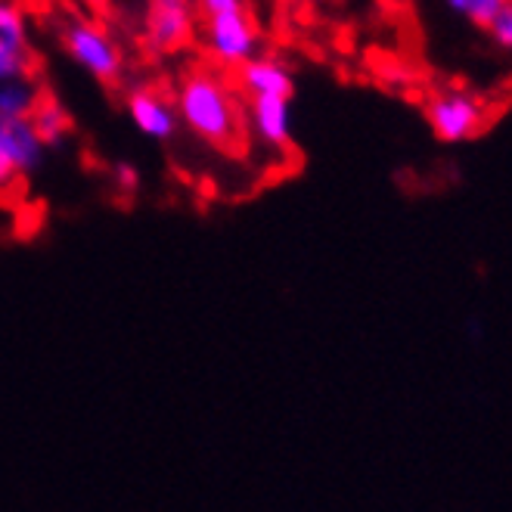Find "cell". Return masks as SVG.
I'll list each match as a JSON object with an SVG mask.
<instances>
[{
	"instance_id": "obj_16",
	"label": "cell",
	"mask_w": 512,
	"mask_h": 512,
	"mask_svg": "<svg viewBox=\"0 0 512 512\" xmlns=\"http://www.w3.org/2000/svg\"><path fill=\"white\" fill-rule=\"evenodd\" d=\"M193 4H196L205 16H212V13H221V10L243 7V0H193Z\"/></svg>"
},
{
	"instance_id": "obj_11",
	"label": "cell",
	"mask_w": 512,
	"mask_h": 512,
	"mask_svg": "<svg viewBox=\"0 0 512 512\" xmlns=\"http://www.w3.org/2000/svg\"><path fill=\"white\" fill-rule=\"evenodd\" d=\"M41 100V87L32 75L0 81V118H32Z\"/></svg>"
},
{
	"instance_id": "obj_7",
	"label": "cell",
	"mask_w": 512,
	"mask_h": 512,
	"mask_svg": "<svg viewBox=\"0 0 512 512\" xmlns=\"http://www.w3.org/2000/svg\"><path fill=\"white\" fill-rule=\"evenodd\" d=\"M243 125L267 153L286 156L292 149V103L283 97H255L243 112Z\"/></svg>"
},
{
	"instance_id": "obj_12",
	"label": "cell",
	"mask_w": 512,
	"mask_h": 512,
	"mask_svg": "<svg viewBox=\"0 0 512 512\" xmlns=\"http://www.w3.org/2000/svg\"><path fill=\"white\" fill-rule=\"evenodd\" d=\"M32 125H35L41 143L50 149V146H59V143L69 137L72 118H69V112L59 106L56 100H41L38 109H35V115H32Z\"/></svg>"
},
{
	"instance_id": "obj_14",
	"label": "cell",
	"mask_w": 512,
	"mask_h": 512,
	"mask_svg": "<svg viewBox=\"0 0 512 512\" xmlns=\"http://www.w3.org/2000/svg\"><path fill=\"white\" fill-rule=\"evenodd\" d=\"M488 32H491V38H494V44H497V47L512 50V0H509V4H506V7L491 19Z\"/></svg>"
},
{
	"instance_id": "obj_10",
	"label": "cell",
	"mask_w": 512,
	"mask_h": 512,
	"mask_svg": "<svg viewBox=\"0 0 512 512\" xmlns=\"http://www.w3.org/2000/svg\"><path fill=\"white\" fill-rule=\"evenodd\" d=\"M0 156L19 177L35 174L44 165L47 146L41 143L32 118H0Z\"/></svg>"
},
{
	"instance_id": "obj_17",
	"label": "cell",
	"mask_w": 512,
	"mask_h": 512,
	"mask_svg": "<svg viewBox=\"0 0 512 512\" xmlns=\"http://www.w3.org/2000/svg\"><path fill=\"white\" fill-rule=\"evenodd\" d=\"M16 180H19V174L10 168V162L4 156H0V193H7L16 184Z\"/></svg>"
},
{
	"instance_id": "obj_8",
	"label": "cell",
	"mask_w": 512,
	"mask_h": 512,
	"mask_svg": "<svg viewBox=\"0 0 512 512\" xmlns=\"http://www.w3.org/2000/svg\"><path fill=\"white\" fill-rule=\"evenodd\" d=\"M125 109H128L131 125L143 137L156 140V143L171 140L177 134V128H180V118H177L174 103L156 87H134V90H128Z\"/></svg>"
},
{
	"instance_id": "obj_4",
	"label": "cell",
	"mask_w": 512,
	"mask_h": 512,
	"mask_svg": "<svg viewBox=\"0 0 512 512\" xmlns=\"http://www.w3.org/2000/svg\"><path fill=\"white\" fill-rule=\"evenodd\" d=\"M429 125L444 143H463L485 128V103L469 90H444L429 100Z\"/></svg>"
},
{
	"instance_id": "obj_3",
	"label": "cell",
	"mask_w": 512,
	"mask_h": 512,
	"mask_svg": "<svg viewBox=\"0 0 512 512\" xmlns=\"http://www.w3.org/2000/svg\"><path fill=\"white\" fill-rule=\"evenodd\" d=\"M202 44H205L208 56H212L218 66L239 69V66H246L249 59H255L261 53L264 41H261L258 22L252 19L249 7L243 4V7L205 16Z\"/></svg>"
},
{
	"instance_id": "obj_13",
	"label": "cell",
	"mask_w": 512,
	"mask_h": 512,
	"mask_svg": "<svg viewBox=\"0 0 512 512\" xmlns=\"http://www.w3.org/2000/svg\"><path fill=\"white\" fill-rule=\"evenodd\" d=\"M509 4V0H444V7L450 13H457L463 19H469L478 28H488L491 19Z\"/></svg>"
},
{
	"instance_id": "obj_18",
	"label": "cell",
	"mask_w": 512,
	"mask_h": 512,
	"mask_svg": "<svg viewBox=\"0 0 512 512\" xmlns=\"http://www.w3.org/2000/svg\"><path fill=\"white\" fill-rule=\"evenodd\" d=\"M280 4H292V0H280Z\"/></svg>"
},
{
	"instance_id": "obj_6",
	"label": "cell",
	"mask_w": 512,
	"mask_h": 512,
	"mask_svg": "<svg viewBox=\"0 0 512 512\" xmlns=\"http://www.w3.org/2000/svg\"><path fill=\"white\" fill-rule=\"evenodd\" d=\"M35 63L32 19L19 0H0V81L25 78Z\"/></svg>"
},
{
	"instance_id": "obj_9",
	"label": "cell",
	"mask_w": 512,
	"mask_h": 512,
	"mask_svg": "<svg viewBox=\"0 0 512 512\" xmlns=\"http://www.w3.org/2000/svg\"><path fill=\"white\" fill-rule=\"evenodd\" d=\"M239 87L249 100L255 97H283L292 100L295 94V72L277 53H258L246 66H239Z\"/></svg>"
},
{
	"instance_id": "obj_15",
	"label": "cell",
	"mask_w": 512,
	"mask_h": 512,
	"mask_svg": "<svg viewBox=\"0 0 512 512\" xmlns=\"http://www.w3.org/2000/svg\"><path fill=\"white\" fill-rule=\"evenodd\" d=\"M112 180H115V187L122 190V193H128V196L140 190V171L131 162H118L112 168Z\"/></svg>"
},
{
	"instance_id": "obj_5",
	"label": "cell",
	"mask_w": 512,
	"mask_h": 512,
	"mask_svg": "<svg viewBox=\"0 0 512 512\" xmlns=\"http://www.w3.org/2000/svg\"><path fill=\"white\" fill-rule=\"evenodd\" d=\"M196 4L193 0H149L143 22V44L153 53L180 50L196 28Z\"/></svg>"
},
{
	"instance_id": "obj_2",
	"label": "cell",
	"mask_w": 512,
	"mask_h": 512,
	"mask_svg": "<svg viewBox=\"0 0 512 512\" xmlns=\"http://www.w3.org/2000/svg\"><path fill=\"white\" fill-rule=\"evenodd\" d=\"M56 35L63 41V50L75 63L94 75L103 84H115L125 72V50L106 28L94 19H84L78 13H66L56 25Z\"/></svg>"
},
{
	"instance_id": "obj_1",
	"label": "cell",
	"mask_w": 512,
	"mask_h": 512,
	"mask_svg": "<svg viewBox=\"0 0 512 512\" xmlns=\"http://www.w3.org/2000/svg\"><path fill=\"white\" fill-rule=\"evenodd\" d=\"M174 109L180 125L208 146L230 149L243 134V112L236 106L230 84L215 69H190L180 78Z\"/></svg>"
}]
</instances>
